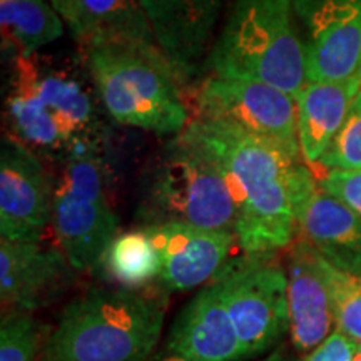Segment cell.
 I'll use <instances>...</instances> for the list:
<instances>
[{"mask_svg": "<svg viewBox=\"0 0 361 361\" xmlns=\"http://www.w3.org/2000/svg\"><path fill=\"white\" fill-rule=\"evenodd\" d=\"M335 308L336 329L361 346V276L345 273L323 258Z\"/></svg>", "mask_w": 361, "mask_h": 361, "instance_id": "7402d4cb", "label": "cell"}, {"mask_svg": "<svg viewBox=\"0 0 361 361\" xmlns=\"http://www.w3.org/2000/svg\"><path fill=\"white\" fill-rule=\"evenodd\" d=\"M54 8L61 13V17L69 25L72 35L80 40V20L78 12V4L75 0H51Z\"/></svg>", "mask_w": 361, "mask_h": 361, "instance_id": "4316f807", "label": "cell"}, {"mask_svg": "<svg viewBox=\"0 0 361 361\" xmlns=\"http://www.w3.org/2000/svg\"><path fill=\"white\" fill-rule=\"evenodd\" d=\"M8 135L37 154L62 161L79 147L101 144L94 94L71 66L17 56L6 101Z\"/></svg>", "mask_w": 361, "mask_h": 361, "instance_id": "3957f363", "label": "cell"}, {"mask_svg": "<svg viewBox=\"0 0 361 361\" xmlns=\"http://www.w3.org/2000/svg\"><path fill=\"white\" fill-rule=\"evenodd\" d=\"M0 2H8V0H0Z\"/></svg>", "mask_w": 361, "mask_h": 361, "instance_id": "4dcf8cb0", "label": "cell"}, {"mask_svg": "<svg viewBox=\"0 0 361 361\" xmlns=\"http://www.w3.org/2000/svg\"><path fill=\"white\" fill-rule=\"evenodd\" d=\"M288 314H290V340L296 353L313 351L336 328L335 308L324 274L323 256L298 238L288 247Z\"/></svg>", "mask_w": 361, "mask_h": 361, "instance_id": "2e32d148", "label": "cell"}, {"mask_svg": "<svg viewBox=\"0 0 361 361\" xmlns=\"http://www.w3.org/2000/svg\"><path fill=\"white\" fill-rule=\"evenodd\" d=\"M353 361H361V346H358V351H356Z\"/></svg>", "mask_w": 361, "mask_h": 361, "instance_id": "f546056e", "label": "cell"}, {"mask_svg": "<svg viewBox=\"0 0 361 361\" xmlns=\"http://www.w3.org/2000/svg\"><path fill=\"white\" fill-rule=\"evenodd\" d=\"M318 183L361 219V171H329L319 176Z\"/></svg>", "mask_w": 361, "mask_h": 361, "instance_id": "d4e9b609", "label": "cell"}, {"mask_svg": "<svg viewBox=\"0 0 361 361\" xmlns=\"http://www.w3.org/2000/svg\"><path fill=\"white\" fill-rule=\"evenodd\" d=\"M204 66L209 75L255 80L296 99L308 78L291 0H234Z\"/></svg>", "mask_w": 361, "mask_h": 361, "instance_id": "277c9868", "label": "cell"}, {"mask_svg": "<svg viewBox=\"0 0 361 361\" xmlns=\"http://www.w3.org/2000/svg\"><path fill=\"white\" fill-rule=\"evenodd\" d=\"M99 273L126 290H144L157 283L161 259L147 229L117 234L104 255Z\"/></svg>", "mask_w": 361, "mask_h": 361, "instance_id": "44dd1931", "label": "cell"}, {"mask_svg": "<svg viewBox=\"0 0 361 361\" xmlns=\"http://www.w3.org/2000/svg\"><path fill=\"white\" fill-rule=\"evenodd\" d=\"M162 350L188 361H243L241 343L218 283L202 286L179 311Z\"/></svg>", "mask_w": 361, "mask_h": 361, "instance_id": "e0dca14e", "label": "cell"}, {"mask_svg": "<svg viewBox=\"0 0 361 361\" xmlns=\"http://www.w3.org/2000/svg\"><path fill=\"white\" fill-rule=\"evenodd\" d=\"M85 64L99 102L117 124L173 139L191 123L180 80L159 49L85 45Z\"/></svg>", "mask_w": 361, "mask_h": 361, "instance_id": "5b68a950", "label": "cell"}, {"mask_svg": "<svg viewBox=\"0 0 361 361\" xmlns=\"http://www.w3.org/2000/svg\"><path fill=\"white\" fill-rule=\"evenodd\" d=\"M318 169L323 174L329 171H361V89Z\"/></svg>", "mask_w": 361, "mask_h": 361, "instance_id": "cb8c5ba5", "label": "cell"}, {"mask_svg": "<svg viewBox=\"0 0 361 361\" xmlns=\"http://www.w3.org/2000/svg\"><path fill=\"white\" fill-rule=\"evenodd\" d=\"M196 117L231 126L300 154L296 99L255 80L207 75L196 94Z\"/></svg>", "mask_w": 361, "mask_h": 361, "instance_id": "9c48e42d", "label": "cell"}, {"mask_svg": "<svg viewBox=\"0 0 361 361\" xmlns=\"http://www.w3.org/2000/svg\"><path fill=\"white\" fill-rule=\"evenodd\" d=\"M151 234L161 259L157 284L162 291H189L209 284L231 259L236 234L168 223L142 226Z\"/></svg>", "mask_w": 361, "mask_h": 361, "instance_id": "4fadbf2b", "label": "cell"}, {"mask_svg": "<svg viewBox=\"0 0 361 361\" xmlns=\"http://www.w3.org/2000/svg\"><path fill=\"white\" fill-rule=\"evenodd\" d=\"M308 82L361 79V0H291Z\"/></svg>", "mask_w": 361, "mask_h": 361, "instance_id": "30bf717a", "label": "cell"}, {"mask_svg": "<svg viewBox=\"0 0 361 361\" xmlns=\"http://www.w3.org/2000/svg\"><path fill=\"white\" fill-rule=\"evenodd\" d=\"M151 361H188V360H184L183 356H179V355H174V353H169V351H166V350H161L159 353H157Z\"/></svg>", "mask_w": 361, "mask_h": 361, "instance_id": "f1b7e54d", "label": "cell"}, {"mask_svg": "<svg viewBox=\"0 0 361 361\" xmlns=\"http://www.w3.org/2000/svg\"><path fill=\"white\" fill-rule=\"evenodd\" d=\"M0 22L4 45L22 57L34 56L64 34V19L45 0L0 2Z\"/></svg>", "mask_w": 361, "mask_h": 361, "instance_id": "ffe728a7", "label": "cell"}, {"mask_svg": "<svg viewBox=\"0 0 361 361\" xmlns=\"http://www.w3.org/2000/svg\"><path fill=\"white\" fill-rule=\"evenodd\" d=\"M162 328V298L142 290L90 288L61 311L40 361H149Z\"/></svg>", "mask_w": 361, "mask_h": 361, "instance_id": "7a4b0ae2", "label": "cell"}, {"mask_svg": "<svg viewBox=\"0 0 361 361\" xmlns=\"http://www.w3.org/2000/svg\"><path fill=\"white\" fill-rule=\"evenodd\" d=\"M80 20V40L92 44H129L156 47L139 0H75Z\"/></svg>", "mask_w": 361, "mask_h": 361, "instance_id": "d6986e66", "label": "cell"}, {"mask_svg": "<svg viewBox=\"0 0 361 361\" xmlns=\"http://www.w3.org/2000/svg\"><path fill=\"white\" fill-rule=\"evenodd\" d=\"M361 79L338 82H306L296 97L298 144L305 164L318 169L319 161L345 123Z\"/></svg>", "mask_w": 361, "mask_h": 361, "instance_id": "ac0fdd59", "label": "cell"}, {"mask_svg": "<svg viewBox=\"0 0 361 361\" xmlns=\"http://www.w3.org/2000/svg\"><path fill=\"white\" fill-rule=\"evenodd\" d=\"M42 333L29 313L8 310L0 323V361H40Z\"/></svg>", "mask_w": 361, "mask_h": 361, "instance_id": "603a6c76", "label": "cell"}, {"mask_svg": "<svg viewBox=\"0 0 361 361\" xmlns=\"http://www.w3.org/2000/svg\"><path fill=\"white\" fill-rule=\"evenodd\" d=\"M54 186L37 152L7 135L0 152V236L40 243L52 223Z\"/></svg>", "mask_w": 361, "mask_h": 361, "instance_id": "8fae6325", "label": "cell"}, {"mask_svg": "<svg viewBox=\"0 0 361 361\" xmlns=\"http://www.w3.org/2000/svg\"><path fill=\"white\" fill-rule=\"evenodd\" d=\"M358 346L351 338L335 328L322 345L305 356L303 361H353Z\"/></svg>", "mask_w": 361, "mask_h": 361, "instance_id": "484cf974", "label": "cell"}, {"mask_svg": "<svg viewBox=\"0 0 361 361\" xmlns=\"http://www.w3.org/2000/svg\"><path fill=\"white\" fill-rule=\"evenodd\" d=\"M213 281L236 328L243 360L271 353L290 335L288 276L276 255L236 256Z\"/></svg>", "mask_w": 361, "mask_h": 361, "instance_id": "ba28073f", "label": "cell"}, {"mask_svg": "<svg viewBox=\"0 0 361 361\" xmlns=\"http://www.w3.org/2000/svg\"><path fill=\"white\" fill-rule=\"evenodd\" d=\"M57 245L78 273H99L119 219L107 197L101 144L79 147L62 161L54 186L52 223Z\"/></svg>", "mask_w": 361, "mask_h": 361, "instance_id": "52a82bcc", "label": "cell"}, {"mask_svg": "<svg viewBox=\"0 0 361 361\" xmlns=\"http://www.w3.org/2000/svg\"><path fill=\"white\" fill-rule=\"evenodd\" d=\"M156 45L180 82L206 61L226 0H139Z\"/></svg>", "mask_w": 361, "mask_h": 361, "instance_id": "5bb4252c", "label": "cell"}, {"mask_svg": "<svg viewBox=\"0 0 361 361\" xmlns=\"http://www.w3.org/2000/svg\"><path fill=\"white\" fill-rule=\"evenodd\" d=\"M261 361H298V360L290 348H286V346H278L276 350L271 351V353H268V356Z\"/></svg>", "mask_w": 361, "mask_h": 361, "instance_id": "83f0119b", "label": "cell"}, {"mask_svg": "<svg viewBox=\"0 0 361 361\" xmlns=\"http://www.w3.org/2000/svg\"><path fill=\"white\" fill-rule=\"evenodd\" d=\"M139 197L144 226L180 223L214 231L236 229V206L224 176L183 134L151 157Z\"/></svg>", "mask_w": 361, "mask_h": 361, "instance_id": "8992f818", "label": "cell"}, {"mask_svg": "<svg viewBox=\"0 0 361 361\" xmlns=\"http://www.w3.org/2000/svg\"><path fill=\"white\" fill-rule=\"evenodd\" d=\"M183 135L214 162L236 206L243 255H278L298 236L293 179L303 157L231 126L194 119Z\"/></svg>", "mask_w": 361, "mask_h": 361, "instance_id": "6da1fadb", "label": "cell"}, {"mask_svg": "<svg viewBox=\"0 0 361 361\" xmlns=\"http://www.w3.org/2000/svg\"><path fill=\"white\" fill-rule=\"evenodd\" d=\"M293 204L300 238L329 264L361 276V219L345 202L322 189L305 162L293 179Z\"/></svg>", "mask_w": 361, "mask_h": 361, "instance_id": "7c38bea8", "label": "cell"}, {"mask_svg": "<svg viewBox=\"0 0 361 361\" xmlns=\"http://www.w3.org/2000/svg\"><path fill=\"white\" fill-rule=\"evenodd\" d=\"M74 273L59 246L0 239V298L13 311L30 314L51 305Z\"/></svg>", "mask_w": 361, "mask_h": 361, "instance_id": "9a60e30c", "label": "cell"}]
</instances>
